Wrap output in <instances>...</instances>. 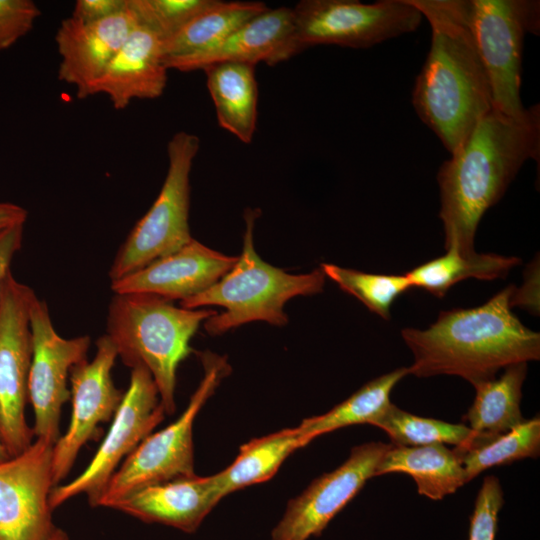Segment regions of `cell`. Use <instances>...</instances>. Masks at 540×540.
Instances as JSON below:
<instances>
[{"label":"cell","mask_w":540,"mask_h":540,"mask_svg":"<svg viewBox=\"0 0 540 540\" xmlns=\"http://www.w3.org/2000/svg\"><path fill=\"white\" fill-rule=\"evenodd\" d=\"M510 285L474 308L443 310L428 328H404L402 339L413 354L409 374L459 376L475 386L517 363L540 358V334L512 311Z\"/></svg>","instance_id":"3"},{"label":"cell","mask_w":540,"mask_h":540,"mask_svg":"<svg viewBox=\"0 0 540 540\" xmlns=\"http://www.w3.org/2000/svg\"><path fill=\"white\" fill-rule=\"evenodd\" d=\"M320 268L341 290L357 298L385 320L390 319L395 300L412 288L405 274L367 273L330 263H322Z\"/></svg>","instance_id":"30"},{"label":"cell","mask_w":540,"mask_h":540,"mask_svg":"<svg viewBox=\"0 0 540 540\" xmlns=\"http://www.w3.org/2000/svg\"><path fill=\"white\" fill-rule=\"evenodd\" d=\"M24 225H16L0 230V292L6 275L11 271V263L20 250Z\"/></svg>","instance_id":"35"},{"label":"cell","mask_w":540,"mask_h":540,"mask_svg":"<svg viewBox=\"0 0 540 540\" xmlns=\"http://www.w3.org/2000/svg\"><path fill=\"white\" fill-rule=\"evenodd\" d=\"M520 263L521 259L515 256L477 252L466 255L455 249H447L444 255L413 268L405 275L412 288L423 289L441 298L462 280L502 279Z\"/></svg>","instance_id":"26"},{"label":"cell","mask_w":540,"mask_h":540,"mask_svg":"<svg viewBox=\"0 0 540 540\" xmlns=\"http://www.w3.org/2000/svg\"><path fill=\"white\" fill-rule=\"evenodd\" d=\"M54 444L36 438L0 462V540H48L55 530L50 495Z\"/></svg>","instance_id":"13"},{"label":"cell","mask_w":540,"mask_h":540,"mask_svg":"<svg viewBox=\"0 0 540 540\" xmlns=\"http://www.w3.org/2000/svg\"><path fill=\"white\" fill-rule=\"evenodd\" d=\"M10 456L5 448V446L3 445L2 441H1V438H0V462L8 459Z\"/></svg>","instance_id":"38"},{"label":"cell","mask_w":540,"mask_h":540,"mask_svg":"<svg viewBox=\"0 0 540 540\" xmlns=\"http://www.w3.org/2000/svg\"><path fill=\"white\" fill-rule=\"evenodd\" d=\"M300 53L291 8L279 7L251 18L211 48L173 63L169 69L183 72L203 70L218 63L235 62L255 66L275 65Z\"/></svg>","instance_id":"18"},{"label":"cell","mask_w":540,"mask_h":540,"mask_svg":"<svg viewBox=\"0 0 540 540\" xmlns=\"http://www.w3.org/2000/svg\"><path fill=\"white\" fill-rule=\"evenodd\" d=\"M215 314L213 309L177 307L141 293L114 294L109 303L105 335L126 366L149 371L166 415L176 410L177 368L192 352L190 341Z\"/></svg>","instance_id":"4"},{"label":"cell","mask_w":540,"mask_h":540,"mask_svg":"<svg viewBox=\"0 0 540 540\" xmlns=\"http://www.w3.org/2000/svg\"><path fill=\"white\" fill-rule=\"evenodd\" d=\"M27 217L28 212L22 206L0 202V230L11 226L24 225Z\"/></svg>","instance_id":"36"},{"label":"cell","mask_w":540,"mask_h":540,"mask_svg":"<svg viewBox=\"0 0 540 540\" xmlns=\"http://www.w3.org/2000/svg\"><path fill=\"white\" fill-rule=\"evenodd\" d=\"M136 26L128 1L125 11L100 21L62 20L55 35L58 78L75 87L78 98L92 96L94 84Z\"/></svg>","instance_id":"16"},{"label":"cell","mask_w":540,"mask_h":540,"mask_svg":"<svg viewBox=\"0 0 540 540\" xmlns=\"http://www.w3.org/2000/svg\"><path fill=\"white\" fill-rule=\"evenodd\" d=\"M40 15L32 0H0V51L27 35Z\"/></svg>","instance_id":"33"},{"label":"cell","mask_w":540,"mask_h":540,"mask_svg":"<svg viewBox=\"0 0 540 540\" xmlns=\"http://www.w3.org/2000/svg\"><path fill=\"white\" fill-rule=\"evenodd\" d=\"M407 375L408 367L383 374L364 384L328 412L304 419L299 427L314 440L343 427L373 425L391 405L390 395L393 388Z\"/></svg>","instance_id":"27"},{"label":"cell","mask_w":540,"mask_h":540,"mask_svg":"<svg viewBox=\"0 0 540 540\" xmlns=\"http://www.w3.org/2000/svg\"><path fill=\"white\" fill-rule=\"evenodd\" d=\"M166 412L149 371L131 369L130 382L123 394L108 432L87 467L73 480L57 485L50 495L54 510L66 501L84 494L95 507L97 500L125 458L164 419Z\"/></svg>","instance_id":"10"},{"label":"cell","mask_w":540,"mask_h":540,"mask_svg":"<svg viewBox=\"0 0 540 540\" xmlns=\"http://www.w3.org/2000/svg\"><path fill=\"white\" fill-rule=\"evenodd\" d=\"M237 257L192 239L178 251L111 282L114 294L141 293L168 301H185L212 286L236 263Z\"/></svg>","instance_id":"17"},{"label":"cell","mask_w":540,"mask_h":540,"mask_svg":"<svg viewBox=\"0 0 540 540\" xmlns=\"http://www.w3.org/2000/svg\"><path fill=\"white\" fill-rule=\"evenodd\" d=\"M203 378L183 413L164 429L148 435L121 463L95 507L112 508L144 487L194 475V420L219 383L230 373L226 358L200 353Z\"/></svg>","instance_id":"6"},{"label":"cell","mask_w":540,"mask_h":540,"mask_svg":"<svg viewBox=\"0 0 540 540\" xmlns=\"http://www.w3.org/2000/svg\"><path fill=\"white\" fill-rule=\"evenodd\" d=\"M32 360L28 401L32 405L34 437L55 442L60 437L63 405L70 399L68 379L73 367L87 360L89 336L64 338L54 328L47 303L33 295L29 308Z\"/></svg>","instance_id":"12"},{"label":"cell","mask_w":540,"mask_h":540,"mask_svg":"<svg viewBox=\"0 0 540 540\" xmlns=\"http://www.w3.org/2000/svg\"><path fill=\"white\" fill-rule=\"evenodd\" d=\"M540 106L520 116L487 113L437 174L444 248L469 255L485 212L504 195L523 164L539 161Z\"/></svg>","instance_id":"1"},{"label":"cell","mask_w":540,"mask_h":540,"mask_svg":"<svg viewBox=\"0 0 540 540\" xmlns=\"http://www.w3.org/2000/svg\"><path fill=\"white\" fill-rule=\"evenodd\" d=\"M527 365H510L498 378L473 386L475 399L463 420L469 424L474 437L502 434L526 420L521 412V399Z\"/></svg>","instance_id":"24"},{"label":"cell","mask_w":540,"mask_h":540,"mask_svg":"<svg viewBox=\"0 0 540 540\" xmlns=\"http://www.w3.org/2000/svg\"><path fill=\"white\" fill-rule=\"evenodd\" d=\"M382 429L394 446L413 447L431 444L466 446L474 433L466 424H453L406 412L391 403L373 424Z\"/></svg>","instance_id":"29"},{"label":"cell","mask_w":540,"mask_h":540,"mask_svg":"<svg viewBox=\"0 0 540 540\" xmlns=\"http://www.w3.org/2000/svg\"><path fill=\"white\" fill-rule=\"evenodd\" d=\"M404 473L412 477L420 495L441 500L466 484L464 469L453 449L444 444L394 446L383 455L376 476Z\"/></svg>","instance_id":"22"},{"label":"cell","mask_w":540,"mask_h":540,"mask_svg":"<svg viewBox=\"0 0 540 540\" xmlns=\"http://www.w3.org/2000/svg\"><path fill=\"white\" fill-rule=\"evenodd\" d=\"M453 450L464 469L466 482L488 468L536 458L540 453V417L526 419L502 434L474 437L466 446Z\"/></svg>","instance_id":"28"},{"label":"cell","mask_w":540,"mask_h":540,"mask_svg":"<svg viewBox=\"0 0 540 540\" xmlns=\"http://www.w3.org/2000/svg\"><path fill=\"white\" fill-rule=\"evenodd\" d=\"M292 12L300 52L315 45L369 48L415 31L423 17L410 0H302Z\"/></svg>","instance_id":"8"},{"label":"cell","mask_w":540,"mask_h":540,"mask_svg":"<svg viewBox=\"0 0 540 540\" xmlns=\"http://www.w3.org/2000/svg\"><path fill=\"white\" fill-rule=\"evenodd\" d=\"M35 292L10 271L0 292V438L10 457L34 441L25 418L32 360L29 308Z\"/></svg>","instance_id":"11"},{"label":"cell","mask_w":540,"mask_h":540,"mask_svg":"<svg viewBox=\"0 0 540 540\" xmlns=\"http://www.w3.org/2000/svg\"><path fill=\"white\" fill-rule=\"evenodd\" d=\"M391 444L368 442L351 449L335 470L316 478L287 504L272 531V540H307L319 536L328 523L376 476L383 455Z\"/></svg>","instance_id":"15"},{"label":"cell","mask_w":540,"mask_h":540,"mask_svg":"<svg viewBox=\"0 0 540 540\" xmlns=\"http://www.w3.org/2000/svg\"><path fill=\"white\" fill-rule=\"evenodd\" d=\"M259 215L256 209H247L244 214L243 248L234 266L212 286L180 302L181 307L189 309L224 308L204 322L210 335H220L254 321L284 326L288 323L284 305L291 298L323 291L326 276L320 267L305 274H290L259 257L253 241Z\"/></svg>","instance_id":"5"},{"label":"cell","mask_w":540,"mask_h":540,"mask_svg":"<svg viewBox=\"0 0 540 540\" xmlns=\"http://www.w3.org/2000/svg\"><path fill=\"white\" fill-rule=\"evenodd\" d=\"M48 540H69V536L63 529L56 527Z\"/></svg>","instance_id":"37"},{"label":"cell","mask_w":540,"mask_h":540,"mask_svg":"<svg viewBox=\"0 0 540 540\" xmlns=\"http://www.w3.org/2000/svg\"><path fill=\"white\" fill-rule=\"evenodd\" d=\"M504 505L503 490L495 476L483 480L470 517L468 540H495L498 514Z\"/></svg>","instance_id":"32"},{"label":"cell","mask_w":540,"mask_h":540,"mask_svg":"<svg viewBox=\"0 0 540 540\" xmlns=\"http://www.w3.org/2000/svg\"><path fill=\"white\" fill-rule=\"evenodd\" d=\"M311 441L297 426L245 443L240 447L235 460L213 475L221 496L269 480L290 454Z\"/></svg>","instance_id":"23"},{"label":"cell","mask_w":540,"mask_h":540,"mask_svg":"<svg viewBox=\"0 0 540 540\" xmlns=\"http://www.w3.org/2000/svg\"><path fill=\"white\" fill-rule=\"evenodd\" d=\"M128 0H77L71 17L84 23L96 22L127 9Z\"/></svg>","instance_id":"34"},{"label":"cell","mask_w":540,"mask_h":540,"mask_svg":"<svg viewBox=\"0 0 540 540\" xmlns=\"http://www.w3.org/2000/svg\"><path fill=\"white\" fill-rule=\"evenodd\" d=\"M431 27L413 107L452 155L493 109L489 78L471 27L469 0H410Z\"/></svg>","instance_id":"2"},{"label":"cell","mask_w":540,"mask_h":540,"mask_svg":"<svg viewBox=\"0 0 540 540\" xmlns=\"http://www.w3.org/2000/svg\"><path fill=\"white\" fill-rule=\"evenodd\" d=\"M222 498L213 475L194 474L139 489L111 509L193 533Z\"/></svg>","instance_id":"19"},{"label":"cell","mask_w":540,"mask_h":540,"mask_svg":"<svg viewBox=\"0 0 540 540\" xmlns=\"http://www.w3.org/2000/svg\"><path fill=\"white\" fill-rule=\"evenodd\" d=\"M215 0H128V8L137 25L143 26L165 42Z\"/></svg>","instance_id":"31"},{"label":"cell","mask_w":540,"mask_h":540,"mask_svg":"<svg viewBox=\"0 0 540 540\" xmlns=\"http://www.w3.org/2000/svg\"><path fill=\"white\" fill-rule=\"evenodd\" d=\"M200 140L180 131L167 145L168 170L161 190L131 229L109 269L110 282L172 254L193 238L189 227L190 173Z\"/></svg>","instance_id":"7"},{"label":"cell","mask_w":540,"mask_h":540,"mask_svg":"<svg viewBox=\"0 0 540 540\" xmlns=\"http://www.w3.org/2000/svg\"><path fill=\"white\" fill-rule=\"evenodd\" d=\"M117 358L112 342L103 335L96 341L93 360H85L71 370V419L52 452L55 486L69 474L81 448L95 439L99 425L112 420L122 401L124 392L115 386L112 379Z\"/></svg>","instance_id":"14"},{"label":"cell","mask_w":540,"mask_h":540,"mask_svg":"<svg viewBox=\"0 0 540 540\" xmlns=\"http://www.w3.org/2000/svg\"><path fill=\"white\" fill-rule=\"evenodd\" d=\"M164 41L137 25L94 84L92 95L105 94L116 110L135 99L160 97L167 85Z\"/></svg>","instance_id":"20"},{"label":"cell","mask_w":540,"mask_h":540,"mask_svg":"<svg viewBox=\"0 0 540 540\" xmlns=\"http://www.w3.org/2000/svg\"><path fill=\"white\" fill-rule=\"evenodd\" d=\"M219 126L243 143L256 131L258 86L255 66L224 62L203 69Z\"/></svg>","instance_id":"21"},{"label":"cell","mask_w":540,"mask_h":540,"mask_svg":"<svg viewBox=\"0 0 540 540\" xmlns=\"http://www.w3.org/2000/svg\"><path fill=\"white\" fill-rule=\"evenodd\" d=\"M470 21L485 66L493 108L520 116L523 41L540 31L538 0H469Z\"/></svg>","instance_id":"9"},{"label":"cell","mask_w":540,"mask_h":540,"mask_svg":"<svg viewBox=\"0 0 540 540\" xmlns=\"http://www.w3.org/2000/svg\"><path fill=\"white\" fill-rule=\"evenodd\" d=\"M268 7L257 1L215 2L164 42V62L169 67L182 59L205 51Z\"/></svg>","instance_id":"25"}]
</instances>
